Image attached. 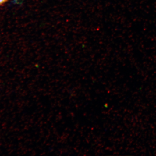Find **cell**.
<instances>
[{
	"label": "cell",
	"mask_w": 156,
	"mask_h": 156,
	"mask_svg": "<svg viewBox=\"0 0 156 156\" xmlns=\"http://www.w3.org/2000/svg\"><path fill=\"white\" fill-rule=\"evenodd\" d=\"M8 1V0H0V5H3L5 3Z\"/></svg>",
	"instance_id": "cell-1"
}]
</instances>
